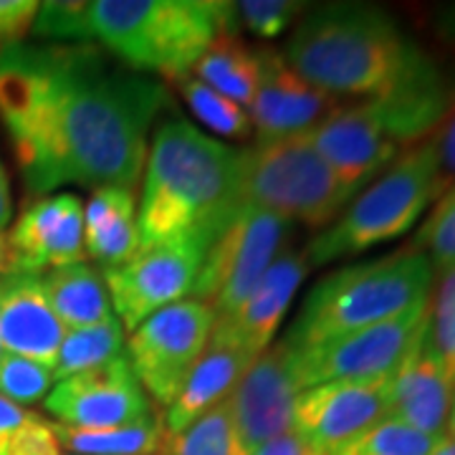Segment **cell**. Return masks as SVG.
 Returning a JSON list of instances; mask_svg holds the SVG:
<instances>
[{"mask_svg":"<svg viewBox=\"0 0 455 455\" xmlns=\"http://www.w3.org/2000/svg\"><path fill=\"white\" fill-rule=\"evenodd\" d=\"M167 104L160 82L114 66L94 46L0 51V116L28 193L61 185L134 193L147 163V132Z\"/></svg>","mask_w":455,"mask_h":455,"instance_id":"obj_1","label":"cell"},{"mask_svg":"<svg viewBox=\"0 0 455 455\" xmlns=\"http://www.w3.org/2000/svg\"><path fill=\"white\" fill-rule=\"evenodd\" d=\"M145 164L137 208L140 251L196 230L220 233L241 208V149L212 140L185 119L157 130Z\"/></svg>","mask_w":455,"mask_h":455,"instance_id":"obj_2","label":"cell"},{"mask_svg":"<svg viewBox=\"0 0 455 455\" xmlns=\"http://www.w3.org/2000/svg\"><path fill=\"white\" fill-rule=\"evenodd\" d=\"M283 59L304 82L331 97L374 99L403 82L425 53L387 11L367 3H326L304 13Z\"/></svg>","mask_w":455,"mask_h":455,"instance_id":"obj_3","label":"cell"},{"mask_svg":"<svg viewBox=\"0 0 455 455\" xmlns=\"http://www.w3.org/2000/svg\"><path fill=\"white\" fill-rule=\"evenodd\" d=\"M435 268L420 248L407 245L382 259L324 276L304 299L283 339L293 349L355 334L427 304Z\"/></svg>","mask_w":455,"mask_h":455,"instance_id":"obj_4","label":"cell"},{"mask_svg":"<svg viewBox=\"0 0 455 455\" xmlns=\"http://www.w3.org/2000/svg\"><path fill=\"white\" fill-rule=\"evenodd\" d=\"M235 5L223 0H97L89 3L92 38L132 71L190 74L223 33H235Z\"/></svg>","mask_w":455,"mask_h":455,"instance_id":"obj_5","label":"cell"},{"mask_svg":"<svg viewBox=\"0 0 455 455\" xmlns=\"http://www.w3.org/2000/svg\"><path fill=\"white\" fill-rule=\"evenodd\" d=\"M435 197V152L430 137L410 147L349 200V208L311 238L304 251L311 266L370 251L405 235Z\"/></svg>","mask_w":455,"mask_h":455,"instance_id":"obj_6","label":"cell"},{"mask_svg":"<svg viewBox=\"0 0 455 455\" xmlns=\"http://www.w3.org/2000/svg\"><path fill=\"white\" fill-rule=\"evenodd\" d=\"M241 205L276 212L309 228L331 226L352 200L307 137L241 149Z\"/></svg>","mask_w":455,"mask_h":455,"instance_id":"obj_7","label":"cell"},{"mask_svg":"<svg viewBox=\"0 0 455 455\" xmlns=\"http://www.w3.org/2000/svg\"><path fill=\"white\" fill-rule=\"evenodd\" d=\"M289 235L291 223L281 215L241 205L208 248L193 299L215 314V322L230 319L259 289Z\"/></svg>","mask_w":455,"mask_h":455,"instance_id":"obj_8","label":"cell"},{"mask_svg":"<svg viewBox=\"0 0 455 455\" xmlns=\"http://www.w3.org/2000/svg\"><path fill=\"white\" fill-rule=\"evenodd\" d=\"M215 235L218 233L211 230H196L167 243L137 251L122 266L107 268L104 286L119 314L122 329L134 331L152 314L182 301L185 293L193 291Z\"/></svg>","mask_w":455,"mask_h":455,"instance_id":"obj_9","label":"cell"},{"mask_svg":"<svg viewBox=\"0 0 455 455\" xmlns=\"http://www.w3.org/2000/svg\"><path fill=\"white\" fill-rule=\"evenodd\" d=\"M215 314L203 301L182 299L137 326L127 341V359L137 382L157 405L175 403L188 374L211 339Z\"/></svg>","mask_w":455,"mask_h":455,"instance_id":"obj_10","label":"cell"},{"mask_svg":"<svg viewBox=\"0 0 455 455\" xmlns=\"http://www.w3.org/2000/svg\"><path fill=\"white\" fill-rule=\"evenodd\" d=\"M430 301V299H427ZM427 322V304L355 334L293 349V370L301 392L334 379L392 377Z\"/></svg>","mask_w":455,"mask_h":455,"instance_id":"obj_11","label":"cell"},{"mask_svg":"<svg viewBox=\"0 0 455 455\" xmlns=\"http://www.w3.org/2000/svg\"><path fill=\"white\" fill-rule=\"evenodd\" d=\"M304 137L331 167L349 197L357 196L364 185L407 152L395 140L372 99L339 107Z\"/></svg>","mask_w":455,"mask_h":455,"instance_id":"obj_12","label":"cell"},{"mask_svg":"<svg viewBox=\"0 0 455 455\" xmlns=\"http://www.w3.org/2000/svg\"><path fill=\"white\" fill-rule=\"evenodd\" d=\"M301 395L293 370V347L286 339L271 344L248 364L228 397L235 435L245 455L263 443L293 430V405Z\"/></svg>","mask_w":455,"mask_h":455,"instance_id":"obj_13","label":"cell"},{"mask_svg":"<svg viewBox=\"0 0 455 455\" xmlns=\"http://www.w3.org/2000/svg\"><path fill=\"white\" fill-rule=\"evenodd\" d=\"M390 379H334L304 390L293 405V433L319 453H334L387 418Z\"/></svg>","mask_w":455,"mask_h":455,"instance_id":"obj_14","label":"cell"},{"mask_svg":"<svg viewBox=\"0 0 455 455\" xmlns=\"http://www.w3.org/2000/svg\"><path fill=\"white\" fill-rule=\"evenodd\" d=\"M46 410L59 418V425L107 430L149 420V397L132 372L130 359L122 355L56 382L46 395Z\"/></svg>","mask_w":455,"mask_h":455,"instance_id":"obj_15","label":"cell"},{"mask_svg":"<svg viewBox=\"0 0 455 455\" xmlns=\"http://www.w3.org/2000/svg\"><path fill=\"white\" fill-rule=\"evenodd\" d=\"M8 274H44L84 259V203L79 196L31 200L5 235Z\"/></svg>","mask_w":455,"mask_h":455,"instance_id":"obj_16","label":"cell"},{"mask_svg":"<svg viewBox=\"0 0 455 455\" xmlns=\"http://www.w3.org/2000/svg\"><path fill=\"white\" fill-rule=\"evenodd\" d=\"M256 59L259 86L251 101V124L256 127L259 142L304 137L341 107L339 99L304 82L286 64L283 53L259 49Z\"/></svg>","mask_w":455,"mask_h":455,"instance_id":"obj_17","label":"cell"},{"mask_svg":"<svg viewBox=\"0 0 455 455\" xmlns=\"http://www.w3.org/2000/svg\"><path fill=\"white\" fill-rule=\"evenodd\" d=\"M64 337L38 274L0 276V349L5 355L31 359L53 372Z\"/></svg>","mask_w":455,"mask_h":455,"instance_id":"obj_18","label":"cell"},{"mask_svg":"<svg viewBox=\"0 0 455 455\" xmlns=\"http://www.w3.org/2000/svg\"><path fill=\"white\" fill-rule=\"evenodd\" d=\"M455 400V385L427 344V322L410 347L407 357L390 379L387 418L405 423L425 435L445 438Z\"/></svg>","mask_w":455,"mask_h":455,"instance_id":"obj_19","label":"cell"},{"mask_svg":"<svg viewBox=\"0 0 455 455\" xmlns=\"http://www.w3.org/2000/svg\"><path fill=\"white\" fill-rule=\"evenodd\" d=\"M309 274L307 253L299 251H281L271 263L266 276L260 278L259 289L226 322H215L212 331L235 341L248 357H259L263 349L271 347L276 329L286 316V309L301 289Z\"/></svg>","mask_w":455,"mask_h":455,"instance_id":"obj_20","label":"cell"},{"mask_svg":"<svg viewBox=\"0 0 455 455\" xmlns=\"http://www.w3.org/2000/svg\"><path fill=\"white\" fill-rule=\"evenodd\" d=\"M251 362L253 357H248L235 341L211 331V339L196 362L193 372L188 374L175 403L164 410L163 425L167 435L185 430L200 415L228 400Z\"/></svg>","mask_w":455,"mask_h":455,"instance_id":"obj_21","label":"cell"},{"mask_svg":"<svg viewBox=\"0 0 455 455\" xmlns=\"http://www.w3.org/2000/svg\"><path fill=\"white\" fill-rule=\"evenodd\" d=\"M140 251L137 203L124 188H97L84 208V253L107 271Z\"/></svg>","mask_w":455,"mask_h":455,"instance_id":"obj_22","label":"cell"},{"mask_svg":"<svg viewBox=\"0 0 455 455\" xmlns=\"http://www.w3.org/2000/svg\"><path fill=\"white\" fill-rule=\"evenodd\" d=\"M41 286L64 329H84L112 319L104 276L84 260L46 271V276H41Z\"/></svg>","mask_w":455,"mask_h":455,"instance_id":"obj_23","label":"cell"},{"mask_svg":"<svg viewBox=\"0 0 455 455\" xmlns=\"http://www.w3.org/2000/svg\"><path fill=\"white\" fill-rule=\"evenodd\" d=\"M193 74L197 82L215 89L218 94L251 107L259 86V59L256 51L248 49L238 38V33H223L197 59Z\"/></svg>","mask_w":455,"mask_h":455,"instance_id":"obj_24","label":"cell"},{"mask_svg":"<svg viewBox=\"0 0 455 455\" xmlns=\"http://www.w3.org/2000/svg\"><path fill=\"white\" fill-rule=\"evenodd\" d=\"M59 445L76 455H157L167 445L163 418L107 430H79L53 423Z\"/></svg>","mask_w":455,"mask_h":455,"instance_id":"obj_25","label":"cell"},{"mask_svg":"<svg viewBox=\"0 0 455 455\" xmlns=\"http://www.w3.org/2000/svg\"><path fill=\"white\" fill-rule=\"evenodd\" d=\"M122 344H124V329L114 316L101 324L68 329L53 364V379L61 382L66 377L89 372L94 367L122 357Z\"/></svg>","mask_w":455,"mask_h":455,"instance_id":"obj_26","label":"cell"},{"mask_svg":"<svg viewBox=\"0 0 455 455\" xmlns=\"http://www.w3.org/2000/svg\"><path fill=\"white\" fill-rule=\"evenodd\" d=\"M164 455H245L228 400L200 415L197 420L167 438Z\"/></svg>","mask_w":455,"mask_h":455,"instance_id":"obj_27","label":"cell"},{"mask_svg":"<svg viewBox=\"0 0 455 455\" xmlns=\"http://www.w3.org/2000/svg\"><path fill=\"white\" fill-rule=\"evenodd\" d=\"M175 84H178L182 99L188 101V107L193 109V114L205 127H211L218 134H226V137H235V140H245L251 134V130H253L251 114H245L241 104L218 94L215 89L205 86L188 74L178 76Z\"/></svg>","mask_w":455,"mask_h":455,"instance_id":"obj_28","label":"cell"},{"mask_svg":"<svg viewBox=\"0 0 455 455\" xmlns=\"http://www.w3.org/2000/svg\"><path fill=\"white\" fill-rule=\"evenodd\" d=\"M440 440L443 438L425 435L410 425L385 418L329 455H430Z\"/></svg>","mask_w":455,"mask_h":455,"instance_id":"obj_29","label":"cell"},{"mask_svg":"<svg viewBox=\"0 0 455 455\" xmlns=\"http://www.w3.org/2000/svg\"><path fill=\"white\" fill-rule=\"evenodd\" d=\"M427 344L455 385V268L443 271L427 301Z\"/></svg>","mask_w":455,"mask_h":455,"instance_id":"obj_30","label":"cell"},{"mask_svg":"<svg viewBox=\"0 0 455 455\" xmlns=\"http://www.w3.org/2000/svg\"><path fill=\"white\" fill-rule=\"evenodd\" d=\"M412 245L423 251L438 274L455 268V188L438 197L435 211L430 212Z\"/></svg>","mask_w":455,"mask_h":455,"instance_id":"obj_31","label":"cell"},{"mask_svg":"<svg viewBox=\"0 0 455 455\" xmlns=\"http://www.w3.org/2000/svg\"><path fill=\"white\" fill-rule=\"evenodd\" d=\"M53 372L49 367L16 357V355H0V395L16 405L38 403L44 395H49Z\"/></svg>","mask_w":455,"mask_h":455,"instance_id":"obj_32","label":"cell"},{"mask_svg":"<svg viewBox=\"0 0 455 455\" xmlns=\"http://www.w3.org/2000/svg\"><path fill=\"white\" fill-rule=\"evenodd\" d=\"M33 33L41 38H66V41H86L92 38L89 26V3H41L38 16L33 20Z\"/></svg>","mask_w":455,"mask_h":455,"instance_id":"obj_33","label":"cell"},{"mask_svg":"<svg viewBox=\"0 0 455 455\" xmlns=\"http://www.w3.org/2000/svg\"><path fill=\"white\" fill-rule=\"evenodd\" d=\"M304 3L296 0H245L235 5V18L259 38H276L304 13Z\"/></svg>","mask_w":455,"mask_h":455,"instance_id":"obj_34","label":"cell"},{"mask_svg":"<svg viewBox=\"0 0 455 455\" xmlns=\"http://www.w3.org/2000/svg\"><path fill=\"white\" fill-rule=\"evenodd\" d=\"M435 152V197L455 188V97L435 132L430 134Z\"/></svg>","mask_w":455,"mask_h":455,"instance_id":"obj_35","label":"cell"},{"mask_svg":"<svg viewBox=\"0 0 455 455\" xmlns=\"http://www.w3.org/2000/svg\"><path fill=\"white\" fill-rule=\"evenodd\" d=\"M41 3L33 0H0V41L18 44L23 33L33 28Z\"/></svg>","mask_w":455,"mask_h":455,"instance_id":"obj_36","label":"cell"},{"mask_svg":"<svg viewBox=\"0 0 455 455\" xmlns=\"http://www.w3.org/2000/svg\"><path fill=\"white\" fill-rule=\"evenodd\" d=\"M251 455H324L319 453L311 443L301 438L299 433H283V435H278V438L268 440V443H263L260 448H256Z\"/></svg>","mask_w":455,"mask_h":455,"instance_id":"obj_37","label":"cell"},{"mask_svg":"<svg viewBox=\"0 0 455 455\" xmlns=\"http://www.w3.org/2000/svg\"><path fill=\"white\" fill-rule=\"evenodd\" d=\"M31 418H33V412L23 410L20 405L11 403V400H5V397L0 395V445L11 438L18 427H23V425L28 423Z\"/></svg>","mask_w":455,"mask_h":455,"instance_id":"obj_38","label":"cell"},{"mask_svg":"<svg viewBox=\"0 0 455 455\" xmlns=\"http://www.w3.org/2000/svg\"><path fill=\"white\" fill-rule=\"evenodd\" d=\"M11 215H13V203H11V188H8V178H5V170H3V164H0V233H3V228L8 226Z\"/></svg>","mask_w":455,"mask_h":455,"instance_id":"obj_39","label":"cell"},{"mask_svg":"<svg viewBox=\"0 0 455 455\" xmlns=\"http://www.w3.org/2000/svg\"><path fill=\"white\" fill-rule=\"evenodd\" d=\"M430 455H455V438H448V435H445V438L438 443V448Z\"/></svg>","mask_w":455,"mask_h":455,"instance_id":"obj_40","label":"cell"},{"mask_svg":"<svg viewBox=\"0 0 455 455\" xmlns=\"http://www.w3.org/2000/svg\"><path fill=\"white\" fill-rule=\"evenodd\" d=\"M8 274V243H5V235L0 233V276Z\"/></svg>","mask_w":455,"mask_h":455,"instance_id":"obj_41","label":"cell"},{"mask_svg":"<svg viewBox=\"0 0 455 455\" xmlns=\"http://www.w3.org/2000/svg\"><path fill=\"white\" fill-rule=\"evenodd\" d=\"M448 438H455V400L451 407V418H448Z\"/></svg>","mask_w":455,"mask_h":455,"instance_id":"obj_42","label":"cell"},{"mask_svg":"<svg viewBox=\"0 0 455 455\" xmlns=\"http://www.w3.org/2000/svg\"><path fill=\"white\" fill-rule=\"evenodd\" d=\"M0 355H3V349H0Z\"/></svg>","mask_w":455,"mask_h":455,"instance_id":"obj_43","label":"cell"},{"mask_svg":"<svg viewBox=\"0 0 455 455\" xmlns=\"http://www.w3.org/2000/svg\"><path fill=\"white\" fill-rule=\"evenodd\" d=\"M157 455H164V453H157Z\"/></svg>","mask_w":455,"mask_h":455,"instance_id":"obj_44","label":"cell"}]
</instances>
